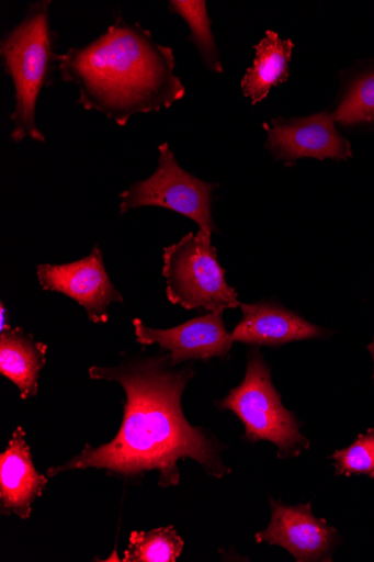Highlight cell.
Segmentation results:
<instances>
[{
    "mask_svg": "<svg viewBox=\"0 0 374 562\" xmlns=\"http://www.w3.org/2000/svg\"><path fill=\"white\" fill-rule=\"evenodd\" d=\"M272 520L256 535L257 543L280 546L298 562L332 561L339 532L313 515L310 503L287 505L270 499Z\"/></svg>",
    "mask_w": 374,
    "mask_h": 562,
    "instance_id": "obj_8",
    "label": "cell"
},
{
    "mask_svg": "<svg viewBox=\"0 0 374 562\" xmlns=\"http://www.w3.org/2000/svg\"><path fill=\"white\" fill-rule=\"evenodd\" d=\"M367 350L370 351L372 361H373V379H374V337H373L372 342L367 346Z\"/></svg>",
    "mask_w": 374,
    "mask_h": 562,
    "instance_id": "obj_20",
    "label": "cell"
},
{
    "mask_svg": "<svg viewBox=\"0 0 374 562\" xmlns=\"http://www.w3.org/2000/svg\"><path fill=\"white\" fill-rule=\"evenodd\" d=\"M171 12L181 16L190 26V40L195 44L206 69L224 74L215 36L211 31V21L205 2H170Z\"/></svg>",
    "mask_w": 374,
    "mask_h": 562,
    "instance_id": "obj_16",
    "label": "cell"
},
{
    "mask_svg": "<svg viewBox=\"0 0 374 562\" xmlns=\"http://www.w3.org/2000/svg\"><path fill=\"white\" fill-rule=\"evenodd\" d=\"M273 124L265 127L267 147L279 160H347L352 156L349 142L338 133L333 117L326 113Z\"/></svg>",
    "mask_w": 374,
    "mask_h": 562,
    "instance_id": "obj_10",
    "label": "cell"
},
{
    "mask_svg": "<svg viewBox=\"0 0 374 562\" xmlns=\"http://www.w3.org/2000/svg\"><path fill=\"white\" fill-rule=\"evenodd\" d=\"M342 125L374 123V74L359 79L333 114Z\"/></svg>",
    "mask_w": 374,
    "mask_h": 562,
    "instance_id": "obj_17",
    "label": "cell"
},
{
    "mask_svg": "<svg viewBox=\"0 0 374 562\" xmlns=\"http://www.w3.org/2000/svg\"><path fill=\"white\" fill-rule=\"evenodd\" d=\"M46 351L45 344L35 341L20 327L0 333V373L18 386L22 400L37 395Z\"/></svg>",
    "mask_w": 374,
    "mask_h": 562,
    "instance_id": "obj_13",
    "label": "cell"
},
{
    "mask_svg": "<svg viewBox=\"0 0 374 562\" xmlns=\"http://www.w3.org/2000/svg\"><path fill=\"white\" fill-rule=\"evenodd\" d=\"M217 405L239 418L248 441L273 443L281 459L298 457L310 447V441L301 432V423L283 405L272 381V371L258 349L248 352L242 383Z\"/></svg>",
    "mask_w": 374,
    "mask_h": 562,
    "instance_id": "obj_4",
    "label": "cell"
},
{
    "mask_svg": "<svg viewBox=\"0 0 374 562\" xmlns=\"http://www.w3.org/2000/svg\"><path fill=\"white\" fill-rule=\"evenodd\" d=\"M240 308L242 321L233 331L235 341L279 347L293 341L324 337L327 333L275 303H241Z\"/></svg>",
    "mask_w": 374,
    "mask_h": 562,
    "instance_id": "obj_12",
    "label": "cell"
},
{
    "mask_svg": "<svg viewBox=\"0 0 374 562\" xmlns=\"http://www.w3.org/2000/svg\"><path fill=\"white\" fill-rule=\"evenodd\" d=\"M47 483L34 467L26 432L22 427L16 428L7 450L0 454V514L27 520L32 505L43 495Z\"/></svg>",
    "mask_w": 374,
    "mask_h": 562,
    "instance_id": "obj_11",
    "label": "cell"
},
{
    "mask_svg": "<svg viewBox=\"0 0 374 562\" xmlns=\"http://www.w3.org/2000/svg\"><path fill=\"white\" fill-rule=\"evenodd\" d=\"M184 549V541L173 526L149 532H133L124 562H175Z\"/></svg>",
    "mask_w": 374,
    "mask_h": 562,
    "instance_id": "obj_15",
    "label": "cell"
},
{
    "mask_svg": "<svg viewBox=\"0 0 374 562\" xmlns=\"http://www.w3.org/2000/svg\"><path fill=\"white\" fill-rule=\"evenodd\" d=\"M59 70L79 89V105L122 127L137 114L171 109L185 95L173 49L122 16L87 46L61 55Z\"/></svg>",
    "mask_w": 374,
    "mask_h": 562,
    "instance_id": "obj_2",
    "label": "cell"
},
{
    "mask_svg": "<svg viewBox=\"0 0 374 562\" xmlns=\"http://www.w3.org/2000/svg\"><path fill=\"white\" fill-rule=\"evenodd\" d=\"M38 282L44 291L66 294L78 302L94 324L110 319L112 302L124 303L103 265L102 252L95 245L87 258L63 266L36 267Z\"/></svg>",
    "mask_w": 374,
    "mask_h": 562,
    "instance_id": "obj_7",
    "label": "cell"
},
{
    "mask_svg": "<svg viewBox=\"0 0 374 562\" xmlns=\"http://www.w3.org/2000/svg\"><path fill=\"white\" fill-rule=\"evenodd\" d=\"M49 0L30 5L25 18L0 42V56L5 74L14 86L15 108L11 139L45 142L36 125V105L42 90L53 83L59 68L56 53L58 36L52 30Z\"/></svg>",
    "mask_w": 374,
    "mask_h": 562,
    "instance_id": "obj_3",
    "label": "cell"
},
{
    "mask_svg": "<svg viewBox=\"0 0 374 562\" xmlns=\"http://www.w3.org/2000/svg\"><path fill=\"white\" fill-rule=\"evenodd\" d=\"M331 459L337 475L374 479V428L360 434L350 447L337 450Z\"/></svg>",
    "mask_w": 374,
    "mask_h": 562,
    "instance_id": "obj_18",
    "label": "cell"
},
{
    "mask_svg": "<svg viewBox=\"0 0 374 562\" xmlns=\"http://www.w3.org/2000/svg\"><path fill=\"white\" fill-rule=\"evenodd\" d=\"M9 311L5 308L4 302H2V304H0V333H3L11 328V326L9 325Z\"/></svg>",
    "mask_w": 374,
    "mask_h": 562,
    "instance_id": "obj_19",
    "label": "cell"
},
{
    "mask_svg": "<svg viewBox=\"0 0 374 562\" xmlns=\"http://www.w3.org/2000/svg\"><path fill=\"white\" fill-rule=\"evenodd\" d=\"M211 236L203 231L189 233L165 248L168 299L186 311L216 313L241 305L236 290L226 281V271L218 262L217 248L212 245Z\"/></svg>",
    "mask_w": 374,
    "mask_h": 562,
    "instance_id": "obj_5",
    "label": "cell"
},
{
    "mask_svg": "<svg viewBox=\"0 0 374 562\" xmlns=\"http://www.w3.org/2000/svg\"><path fill=\"white\" fill-rule=\"evenodd\" d=\"M253 66L241 81L245 97L252 105L269 95L271 89L288 79L290 61L294 49L292 40H283L276 32L267 31L264 38L254 46Z\"/></svg>",
    "mask_w": 374,
    "mask_h": 562,
    "instance_id": "obj_14",
    "label": "cell"
},
{
    "mask_svg": "<svg viewBox=\"0 0 374 562\" xmlns=\"http://www.w3.org/2000/svg\"><path fill=\"white\" fill-rule=\"evenodd\" d=\"M170 355L124 362L115 368L92 367L91 380L118 383L125 394L124 419L109 443L83 450L61 467L50 468L48 477L68 471L97 469L126 480L158 473L162 488L178 486L179 462L191 458L211 477L231 473L223 459V445L202 427L192 426L182 408V396L195 372L175 369Z\"/></svg>",
    "mask_w": 374,
    "mask_h": 562,
    "instance_id": "obj_1",
    "label": "cell"
},
{
    "mask_svg": "<svg viewBox=\"0 0 374 562\" xmlns=\"http://www.w3.org/2000/svg\"><path fill=\"white\" fill-rule=\"evenodd\" d=\"M157 170L146 180L133 183L120 194L121 214L139 207H159L181 214L209 235L219 233L212 217V194L216 183L204 182L184 171L169 143L158 146Z\"/></svg>",
    "mask_w": 374,
    "mask_h": 562,
    "instance_id": "obj_6",
    "label": "cell"
},
{
    "mask_svg": "<svg viewBox=\"0 0 374 562\" xmlns=\"http://www.w3.org/2000/svg\"><path fill=\"white\" fill-rule=\"evenodd\" d=\"M137 341L158 345L170 352L171 364L178 367L193 360L228 359L234 346L233 334L225 325L224 312L209 313L171 329H151L134 321Z\"/></svg>",
    "mask_w": 374,
    "mask_h": 562,
    "instance_id": "obj_9",
    "label": "cell"
}]
</instances>
